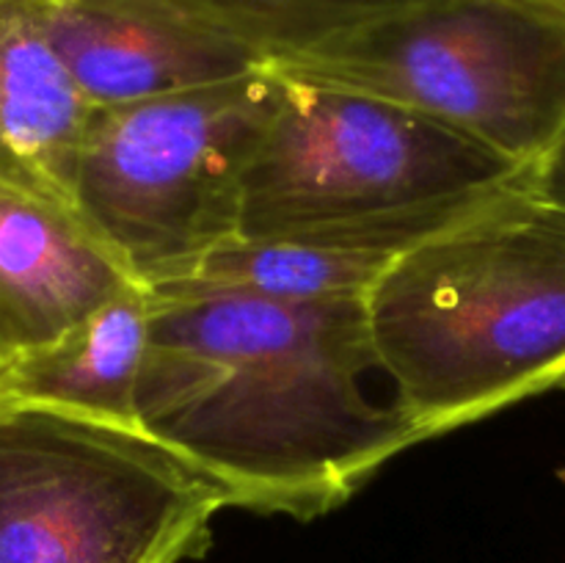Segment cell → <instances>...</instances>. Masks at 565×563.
Instances as JSON below:
<instances>
[{
	"instance_id": "5b68a950",
	"label": "cell",
	"mask_w": 565,
	"mask_h": 563,
	"mask_svg": "<svg viewBox=\"0 0 565 563\" xmlns=\"http://www.w3.org/2000/svg\"><path fill=\"white\" fill-rule=\"evenodd\" d=\"M268 70L392 99L533 169L565 138V0H419Z\"/></svg>"
},
{
	"instance_id": "277c9868",
	"label": "cell",
	"mask_w": 565,
	"mask_h": 563,
	"mask_svg": "<svg viewBox=\"0 0 565 563\" xmlns=\"http://www.w3.org/2000/svg\"><path fill=\"white\" fill-rule=\"evenodd\" d=\"M230 495L143 431L0 401V563H185Z\"/></svg>"
},
{
	"instance_id": "7a4b0ae2",
	"label": "cell",
	"mask_w": 565,
	"mask_h": 563,
	"mask_svg": "<svg viewBox=\"0 0 565 563\" xmlns=\"http://www.w3.org/2000/svg\"><path fill=\"white\" fill-rule=\"evenodd\" d=\"M367 320L381 373L423 439L565 386V208L524 177L397 254Z\"/></svg>"
},
{
	"instance_id": "ba28073f",
	"label": "cell",
	"mask_w": 565,
	"mask_h": 563,
	"mask_svg": "<svg viewBox=\"0 0 565 563\" xmlns=\"http://www.w3.org/2000/svg\"><path fill=\"white\" fill-rule=\"evenodd\" d=\"M138 285L75 204L0 180V353L50 346Z\"/></svg>"
},
{
	"instance_id": "9c48e42d",
	"label": "cell",
	"mask_w": 565,
	"mask_h": 563,
	"mask_svg": "<svg viewBox=\"0 0 565 563\" xmlns=\"http://www.w3.org/2000/svg\"><path fill=\"white\" fill-rule=\"evenodd\" d=\"M92 110L31 0H0V180L75 204Z\"/></svg>"
},
{
	"instance_id": "6da1fadb",
	"label": "cell",
	"mask_w": 565,
	"mask_h": 563,
	"mask_svg": "<svg viewBox=\"0 0 565 563\" xmlns=\"http://www.w3.org/2000/svg\"><path fill=\"white\" fill-rule=\"evenodd\" d=\"M138 425L224 486L232 508L318 519L425 442L392 401L367 301L149 290Z\"/></svg>"
},
{
	"instance_id": "5bb4252c",
	"label": "cell",
	"mask_w": 565,
	"mask_h": 563,
	"mask_svg": "<svg viewBox=\"0 0 565 563\" xmlns=\"http://www.w3.org/2000/svg\"><path fill=\"white\" fill-rule=\"evenodd\" d=\"M6 364H9V362H6V359H3V353H0V375H3V370H6Z\"/></svg>"
},
{
	"instance_id": "7c38bea8",
	"label": "cell",
	"mask_w": 565,
	"mask_h": 563,
	"mask_svg": "<svg viewBox=\"0 0 565 563\" xmlns=\"http://www.w3.org/2000/svg\"><path fill=\"white\" fill-rule=\"evenodd\" d=\"M246 44L265 61H281L331 42L353 28L401 11L419 0H171Z\"/></svg>"
},
{
	"instance_id": "3957f363",
	"label": "cell",
	"mask_w": 565,
	"mask_h": 563,
	"mask_svg": "<svg viewBox=\"0 0 565 563\" xmlns=\"http://www.w3.org/2000/svg\"><path fill=\"white\" fill-rule=\"evenodd\" d=\"M279 81L243 180V237L397 257L530 171L392 99Z\"/></svg>"
},
{
	"instance_id": "52a82bcc",
	"label": "cell",
	"mask_w": 565,
	"mask_h": 563,
	"mask_svg": "<svg viewBox=\"0 0 565 563\" xmlns=\"http://www.w3.org/2000/svg\"><path fill=\"white\" fill-rule=\"evenodd\" d=\"M94 108L230 81L268 66L171 0H31Z\"/></svg>"
},
{
	"instance_id": "8fae6325",
	"label": "cell",
	"mask_w": 565,
	"mask_h": 563,
	"mask_svg": "<svg viewBox=\"0 0 565 563\" xmlns=\"http://www.w3.org/2000/svg\"><path fill=\"white\" fill-rule=\"evenodd\" d=\"M392 254L235 235L158 290H218L274 301H340L373 293Z\"/></svg>"
},
{
	"instance_id": "30bf717a",
	"label": "cell",
	"mask_w": 565,
	"mask_h": 563,
	"mask_svg": "<svg viewBox=\"0 0 565 563\" xmlns=\"http://www.w3.org/2000/svg\"><path fill=\"white\" fill-rule=\"evenodd\" d=\"M149 318L147 287H127L64 337L6 364L0 401L138 425L136 395L149 348Z\"/></svg>"
},
{
	"instance_id": "8992f818",
	"label": "cell",
	"mask_w": 565,
	"mask_h": 563,
	"mask_svg": "<svg viewBox=\"0 0 565 563\" xmlns=\"http://www.w3.org/2000/svg\"><path fill=\"white\" fill-rule=\"evenodd\" d=\"M268 66L92 110L75 208L147 290L241 235L243 180L279 103Z\"/></svg>"
},
{
	"instance_id": "4fadbf2b",
	"label": "cell",
	"mask_w": 565,
	"mask_h": 563,
	"mask_svg": "<svg viewBox=\"0 0 565 563\" xmlns=\"http://www.w3.org/2000/svg\"><path fill=\"white\" fill-rule=\"evenodd\" d=\"M527 185L541 196L565 208V138L544 160L527 171Z\"/></svg>"
}]
</instances>
